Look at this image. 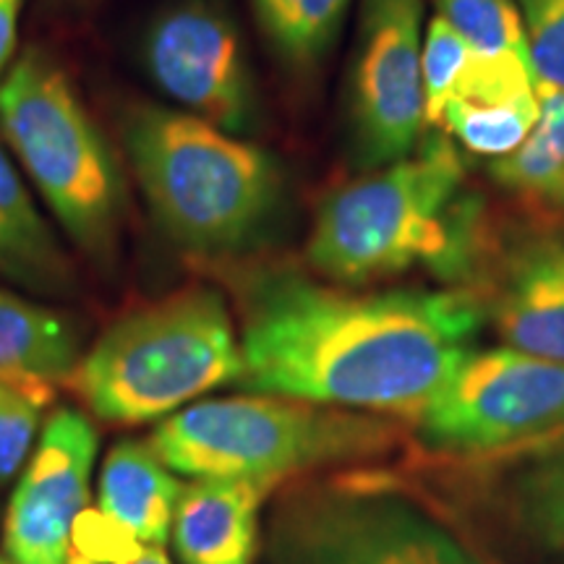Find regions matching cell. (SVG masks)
Listing matches in <instances>:
<instances>
[{
	"mask_svg": "<svg viewBox=\"0 0 564 564\" xmlns=\"http://www.w3.org/2000/svg\"><path fill=\"white\" fill-rule=\"evenodd\" d=\"M535 79L564 89V0H518Z\"/></svg>",
	"mask_w": 564,
	"mask_h": 564,
	"instance_id": "cell-23",
	"label": "cell"
},
{
	"mask_svg": "<svg viewBox=\"0 0 564 564\" xmlns=\"http://www.w3.org/2000/svg\"><path fill=\"white\" fill-rule=\"evenodd\" d=\"M481 204L449 139L434 137L327 196L306 257L324 278L361 285L413 267L463 278L474 267Z\"/></svg>",
	"mask_w": 564,
	"mask_h": 564,
	"instance_id": "cell-2",
	"label": "cell"
},
{
	"mask_svg": "<svg viewBox=\"0 0 564 564\" xmlns=\"http://www.w3.org/2000/svg\"><path fill=\"white\" fill-rule=\"evenodd\" d=\"M181 489L152 444L121 442L105 457L97 507L139 541L162 546L171 535Z\"/></svg>",
	"mask_w": 564,
	"mask_h": 564,
	"instance_id": "cell-15",
	"label": "cell"
},
{
	"mask_svg": "<svg viewBox=\"0 0 564 564\" xmlns=\"http://www.w3.org/2000/svg\"><path fill=\"white\" fill-rule=\"evenodd\" d=\"M539 112V89L518 97H465L447 102L440 126L468 152L499 160L523 144Z\"/></svg>",
	"mask_w": 564,
	"mask_h": 564,
	"instance_id": "cell-18",
	"label": "cell"
},
{
	"mask_svg": "<svg viewBox=\"0 0 564 564\" xmlns=\"http://www.w3.org/2000/svg\"><path fill=\"white\" fill-rule=\"evenodd\" d=\"M147 70L158 87L202 121L228 133L257 121V89L241 34L207 0H183L147 32Z\"/></svg>",
	"mask_w": 564,
	"mask_h": 564,
	"instance_id": "cell-10",
	"label": "cell"
},
{
	"mask_svg": "<svg viewBox=\"0 0 564 564\" xmlns=\"http://www.w3.org/2000/svg\"><path fill=\"white\" fill-rule=\"evenodd\" d=\"M0 564H17L11 560V556H0Z\"/></svg>",
	"mask_w": 564,
	"mask_h": 564,
	"instance_id": "cell-26",
	"label": "cell"
},
{
	"mask_svg": "<svg viewBox=\"0 0 564 564\" xmlns=\"http://www.w3.org/2000/svg\"><path fill=\"white\" fill-rule=\"evenodd\" d=\"M539 121L518 150L491 160L499 186L539 204L564 207V89L539 82Z\"/></svg>",
	"mask_w": 564,
	"mask_h": 564,
	"instance_id": "cell-17",
	"label": "cell"
},
{
	"mask_svg": "<svg viewBox=\"0 0 564 564\" xmlns=\"http://www.w3.org/2000/svg\"><path fill=\"white\" fill-rule=\"evenodd\" d=\"M97 432L87 415L63 408L47 421L6 512L3 544L17 564H68L70 533L89 507Z\"/></svg>",
	"mask_w": 564,
	"mask_h": 564,
	"instance_id": "cell-11",
	"label": "cell"
},
{
	"mask_svg": "<svg viewBox=\"0 0 564 564\" xmlns=\"http://www.w3.org/2000/svg\"><path fill=\"white\" fill-rule=\"evenodd\" d=\"M21 0H0V70L9 66L17 51V24Z\"/></svg>",
	"mask_w": 564,
	"mask_h": 564,
	"instance_id": "cell-25",
	"label": "cell"
},
{
	"mask_svg": "<svg viewBox=\"0 0 564 564\" xmlns=\"http://www.w3.org/2000/svg\"><path fill=\"white\" fill-rule=\"evenodd\" d=\"M474 47L465 42L463 34L449 21L442 17L432 19L421 53L423 121L429 126H440L444 105L453 100L463 70L474 58Z\"/></svg>",
	"mask_w": 564,
	"mask_h": 564,
	"instance_id": "cell-21",
	"label": "cell"
},
{
	"mask_svg": "<svg viewBox=\"0 0 564 564\" xmlns=\"http://www.w3.org/2000/svg\"><path fill=\"white\" fill-rule=\"evenodd\" d=\"M392 436L371 413L262 394L196 403L162 421L150 444L175 474L278 484L316 465L382 453Z\"/></svg>",
	"mask_w": 564,
	"mask_h": 564,
	"instance_id": "cell-5",
	"label": "cell"
},
{
	"mask_svg": "<svg viewBox=\"0 0 564 564\" xmlns=\"http://www.w3.org/2000/svg\"><path fill=\"white\" fill-rule=\"evenodd\" d=\"M272 484L246 478H196L181 489L173 546L183 564H251L259 510Z\"/></svg>",
	"mask_w": 564,
	"mask_h": 564,
	"instance_id": "cell-13",
	"label": "cell"
},
{
	"mask_svg": "<svg viewBox=\"0 0 564 564\" xmlns=\"http://www.w3.org/2000/svg\"><path fill=\"white\" fill-rule=\"evenodd\" d=\"M241 340L223 295L188 288L118 319L76 369V390L105 421L144 423L236 382Z\"/></svg>",
	"mask_w": 564,
	"mask_h": 564,
	"instance_id": "cell-4",
	"label": "cell"
},
{
	"mask_svg": "<svg viewBox=\"0 0 564 564\" xmlns=\"http://www.w3.org/2000/svg\"><path fill=\"white\" fill-rule=\"evenodd\" d=\"M253 9L282 58L308 66L329 51L350 0H253Z\"/></svg>",
	"mask_w": 564,
	"mask_h": 564,
	"instance_id": "cell-19",
	"label": "cell"
},
{
	"mask_svg": "<svg viewBox=\"0 0 564 564\" xmlns=\"http://www.w3.org/2000/svg\"><path fill=\"white\" fill-rule=\"evenodd\" d=\"M436 449L497 455L564 442V364L514 348L474 350L421 413Z\"/></svg>",
	"mask_w": 564,
	"mask_h": 564,
	"instance_id": "cell-7",
	"label": "cell"
},
{
	"mask_svg": "<svg viewBox=\"0 0 564 564\" xmlns=\"http://www.w3.org/2000/svg\"><path fill=\"white\" fill-rule=\"evenodd\" d=\"M423 0H364L350 79L352 150L384 167L415 150L423 121Z\"/></svg>",
	"mask_w": 564,
	"mask_h": 564,
	"instance_id": "cell-9",
	"label": "cell"
},
{
	"mask_svg": "<svg viewBox=\"0 0 564 564\" xmlns=\"http://www.w3.org/2000/svg\"><path fill=\"white\" fill-rule=\"evenodd\" d=\"M126 141L154 220L183 251H241L280 207L282 175L270 154L192 112L141 108Z\"/></svg>",
	"mask_w": 564,
	"mask_h": 564,
	"instance_id": "cell-3",
	"label": "cell"
},
{
	"mask_svg": "<svg viewBox=\"0 0 564 564\" xmlns=\"http://www.w3.org/2000/svg\"><path fill=\"white\" fill-rule=\"evenodd\" d=\"M68 564H171L162 546L139 541L105 514L87 507L70 533Z\"/></svg>",
	"mask_w": 564,
	"mask_h": 564,
	"instance_id": "cell-22",
	"label": "cell"
},
{
	"mask_svg": "<svg viewBox=\"0 0 564 564\" xmlns=\"http://www.w3.org/2000/svg\"><path fill=\"white\" fill-rule=\"evenodd\" d=\"M42 405L0 384V486L19 474L40 426Z\"/></svg>",
	"mask_w": 564,
	"mask_h": 564,
	"instance_id": "cell-24",
	"label": "cell"
},
{
	"mask_svg": "<svg viewBox=\"0 0 564 564\" xmlns=\"http://www.w3.org/2000/svg\"><path fill=\"white\" fill-rule=\"evenodd\" d=\"M0 129L63 230L95 259L116 249L123 181L68 76L40 51L0 82Z\"/></svg>",
	"mask_w": 564,
	"mask_h": 564,
	"instance_id": "cell-6",
	"label": "cell"
},
{
	"mask_svg": "<svg viewBox=\"0 0 564 564\" xmlns=\"http://www.w3.org/2000/svg\"><path fill=\"white\" fill-rule=\"evenodd\" d=\"M484 306L457 291L348 293L270 272L243 293L241 373L257 394L421 419L476 350Z\"/></svg>",
	"mask_w": 564,
	"mask_h": 564,
	"instance_id": "cell-1",
	"label": "cell"
},
{
	"mask_svg": "<svg viewBox=\"0 0 564 564\" xmlns=\"http://www.w3.org/2000/svg\"><path fill=\"white\" fill-rule=\"evenodd\" d=\"M280 564H476L453 535L398 499L308 494L278 518Z\"/></svg>",
	"mask_w": 564,
	"mask_h": 564,
	"instance_id": "cell-8",
	"label": "cell"
},
{
	"mask_svg": "<svg viewBox=\"0 0 564 564\" xmlns=\"http://www.w3.org/2000/svg\"><path fill=\"white\" fill-rule=\"evenodd\" d=\"M434 6L436 17L449 21L476 53L531 61L523 17L514 0H434Z\"/></svg>",
	"mask_w": 564,
	"mask_h": 564,
	"instance_id": "cell-20",
	"label": "cell"
},
{
	"mask_svg": "<svg viewBox=\"0 0 564 564\" xmlns=\"http://www.w3.org/2000/svg\"><path fill=\"white\" fill-rule=\"evenodd\" d=\"M79 364V333L66 316L0 291V384L45 408Z\"/></svg>",
	"mask_w": 564,
	"mask_h": 564,
	"instance_id": "cell-14",
	"label": "cell"
},
{
	"mask_svg": "<svg viewBox=\"0 0 564 564\" xmlns=\"http://www.w3.org/2000/svg\"><path fill=\"white\" fill-rule=\"evenodd\" d=\"M0 274L42 293H63L74 282L66 253L40 217L3 141H0Z\"/></svg>",
	"mask_w": 564,
	"mask_h": 564,
	"instance_id": "cell-16",
	"label": "cell"
},
{
	"mask_svg": "<svg viewBox=\"0 0 564 564\" xmlns=\"http://www.w3.org/2000/svg\"><path fill=\"white\" fill-rule=\"evenodd\" d=\"M489 314L507 348L564 364V236L535 232L507 249Z\"/></svg>",
	"mask_w": 564,
	"mask_h": 564,
	"instance_id": "cell-12",
	"label": "cell"
}]
</instances>
